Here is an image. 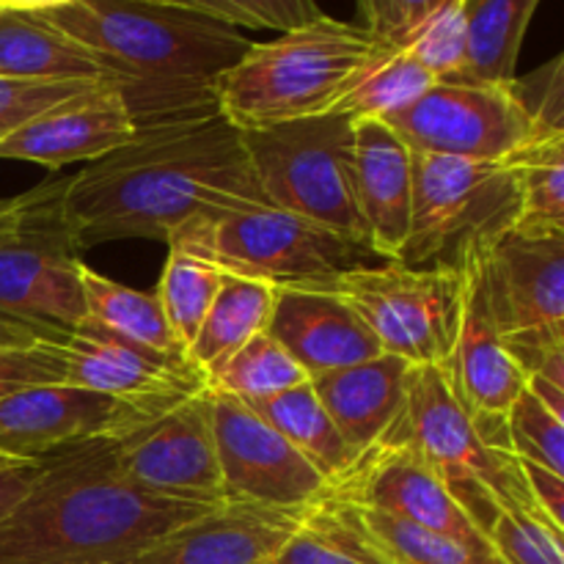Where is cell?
Instances as JSON below:
<instances>
[{
	"instance_id": "obj_37",
	"label": "cell",
	"mask_w": 564,
	"mask_h": 564,
	"mask_svg": "<svg viewBox=\"0 0 564 564\" xmlns=\"http://www.w3.org/2000/svg\"><path fill=\"white\" fill-rule=\"evenodd\" d=\"M490 545L505 564H564V529L538 507H507L488 532Z\"/></svg>"
},
{
	"instance_id": "obj_42",
	"label": "cell",
	"mask_w": 564,
	"mask_h": 564,
	"mask_svg": "<svg viewBox=\"0 0 564 564\" xmlns=\"http://www.w3.org/2000/svg\"><path fill=\"white\" fill-rule=\"evenodd\" d=\"M518 99L534 124V135L564 132V58L556 55L532 75L512 80Z\"/></svg>"
},
{
	"instance_id": "obj_22",
	"label": "cell",
	"mask_w": 564,
	"mask_h": 564,
	"mask_svg": "<svg viewBox=\"0 0 564 564\" xmlns=\"http://www.w3.org/2000/svg\"><path fill=\"white\" fill-rule=\"evenodd\" d=\"M352 187L369 253L397 262L411 224L413 152L386 121H352Z\"/></svg>"
},
{
	"instance_id": "obj_32",
	"label": "cell",
	"mask_w": 564,
	"mask_h": 564,
	"mask_svg": "<svg viewBox=\"0 0 564 564\" xmlns=\"http://www.w3.org/2000/svg\"><path fill=\"white\" fill-rule=\"evenodd\" d=\"M301 383H308V375L268 330L251 336L207 378L209 389L224 391L242 402L270 400Z\"/></svg>"
},
{
	"instance_id": "obj_19",
	"label": "cell",
	"mask_w": 564,
	"mask_h": 564,
	"mask_svg": "<svg viewBox=\"0 0 564 564\" xmlns=\"http://www.w3.org/2000/svg\"><path fill=\"white\" fill-rule=\"evenodd\" d=\"M132 138L135 124L119 88L110 80H94L3 138L0 160L61 171L72 163H91Z\"/></svg>"
},
{
	"instance_id": "obj_17",
	"label": "cell",
	"mask_w": 564,
	"mask_h": 564,
	"mask_svg": "<svg viewBox=\"0 0 564 564\" xmlns=\"http://www.w3.org/2000/svg\"><path fill=\"white\" fill-rule=\"evenodd\" d=\"M482 253L468 259L463 268L460 328H457L455 350H452L444 372L449 378L452 391L468 411V416L477 422L485 441L510 452L505 416L518 394L527 389V375L507 352L499 325L490 312L482 262H479Z\"/></svg>"
},
{
	"instance_id": "obj_28",
	"label": "cell",
	"mask_w": 564,
	"mask_h": 564,
	"mask_svg": "<svg viewBox=\"0 0 564 564\" xmlns=\"http://www.w3.org/2000/svg\"><path fill=\"white\" fill-rule=\"evenodd\" d=\"M270 306H273V286L224 273L218 295L185 356L209 378L251 336L268 328Z\"/></svg>"
},
{
	"instance_id": "obj_43",
	"label": "cell",
	"mask_w": 564,
	"mask_h": 564,
	"mask_svg": "<svg viewBox=\"0 0 564 564\" xmlns=\"http://www.w3.org/2000/svg\"><path fill=\"white\" fill-rule=\"evenodd\" d=\"M523 471V482H527L529 499L532 505L549 518L551 523L564 529V477L562 474L549 471L543 466H534V463L518 460Z\"/></svg>"
},
{
	"instance_id": "obj_38",
	"label": "cell",
	"mask_w": 564,
	"mask_h": 564,
	"mask_svg": "<svg viewBox=\"0 0 564 564\" xmlns=\"http://www.w3.org/2000/svg\"><path fill=\"white\" fill-rule=\"evenodd\" d=\"M152 3L193 11V14L237 28V31L248 28V31L284 33L323 14L314 0H152Z\"/></svg>"
},
{
	"instance_id": "obj_20",
	"label": "cell",
	"mask_w": 564,
	"mask_h": 564,
	"mask_svg": "<svg viewBox=\"0 0 564 564\" xmlns=\"http://www.w3.org/2000/svg\"><path fill=\"white\" fill-rule=\"evenodd\" d=\"M306 510L226 499L160 538L132 564H268L295 534Z\"/></svg>"
},
{
	"instance_id": "obj_25",
	"label": "cell",
	"mask_w": 564,
	"mask_h": 564,
	"mask_svg": "<svg viewBox=\"0 0 564 564\" xmlns=\"http://www.w3.org/2000/svg\"><path fill=\"white\" fill-rule=\"evenodd\" d=\"M275 564H397L375 538L361 510L341 496L328 494L303 516Z\"/></svg>"
},
{
	"instance_id": "obj_46",
	"label": "cell",
	"mask_w": 564,
	"mask_h": 564,
	"mask_svg": "<svg viewBox=\"0 0 564 564\" xmlns=\"http://www.w3.org/2000/svg\"><path fill=\"white\" fill-rule=\"evenodd\" d=\"M268 564H275V562H268Z\"/></svg>"
},
{
	"instance_id": "obj_1",
	"label": "cell",
	"mask_w": 564,
	"mask_h": 564,
	"mask_svg": "<svg viewBox=\"0 0 564 564\" xmlns=\"http://www.w3.org/2000/svg\"><path fill=\"white\" fill-rule=\"evenodd\" d=\"M231 204H268L242 132L220 110L138 130L69 176L66 218L80 251L116 240L169 242L187 220Z\"/></svg>"
},
{
	"instance_id": "obj_6",
	"label": "cell",
	"mask_w": 564,
	"mask_h": 564,
	"mask_svg": "<svg viewBox=\"0 0 564 564\" xmlns=\"http://www.w3.org/2000/svg\"><path fill=\"white\" fill-rule=\"evenodd\" d=\"M69 176L0 198V317L66 336L86 319L80 246L66 218Z\"/></svg>"
},
{
	"instance_id": "obj_24",
	"label": "cell",
	"mask_w": 564,
	"mask_h": 564,
	"mask_svg": "<svg viewBox=\"0 0 564 564\" xmlns=\"http://www.w3.org/2000/svg\"><path fill=\"white\" fill-rule=\"evenodd\" d=\"M0 77L6 80H110L97 55L36 11L0 9ZM113 83V80H110Z\"/></svg>"
},
{
	"instance_id": "obj_40",
	"label": "cell",
	"mask_w": 564,
	"mask_h": 564,
	"mask_svg": "<svg viewBox=\"0 0 564 564\" xmlns=\"http://www.w3.org/2000/svg\"><path fill=\"white\" fill-rule=\"evenodd\" d=\"M449 0H356L358 25L383 47L402 50L408 39Z\"/></svg>"
},
{
	"instance_id": "obj_41",
	"label": "cell",
	"mask_w": 564,
	"mask_h": 564,
	"mask_svg": "<svg viewBox=\"0 0 564 564\" xmlns=\"http://www.w3.org/2000/svg\"><path fill=\"white\" fill-rule=\"evenodd\" d=\"M94 80H64V83H39V80H6L0 77V141L11 132L20 130L33 116L44 113L53 105L64 102L72 94L83 91Z\"/></svg>"
},
{
	"instance_id": "obj_4",
	"label": "cell",
	"mask_w": 564,
	"mask_h": 564,
	"mask_svg": "<svg viewBox=\"0 0 564 564\" xmlns=\"http://www.w3.org/2000/svg\"><path fill=\"white\" fill-rule=\"evenodd\" d=\"M386 50L356 22L319 14L270 42H251L215 83V105L240 132L325 116Z\"/></svg>"
},
{
	"instance_id": "obj_11",
	"label": "cell",
	"mask_w": 564,
	"mask_h": 564,
	"mask_svg": "<svg viewBox=\"0 0 564 564\" xmlns=\"http://www.w3.org/2000/svg\"><path fill=\"white\" fill-rule=\"evenodd\" d=\"M334 286L361 314L380 350L411 367H446L460 328L463 270L364 264L347 270Z\"/></svg>"
},
{
	"instance_id": "obj_9",
	"label": "cell",
	"mask_w": 564,
	"mask_h": 564,
	"mask_svg": "<svg viewBox=\"0 0 564 564\" xmlns=\"http://www.w3.org/2000/svg\"><path fill=\"white\" fill-rule=\"evenodd\" d=\"M264 202L367 248L352 187V119L341 113L242 132ZM369 251V248H367Z\"/></svg>"
},
{
	"instance_id": "obj_44",
	"label": "cell",
	"mask_w": 564,
	"mask_h": 564,
	"mask_svg": "<svg viewBox=\"0 0 564 564\" xmlns=\"http://www.w3.org/2000/svg\"><path fill=\"white\" fill-rule=\"evenodd\" d=\"M72 3V0H0V9H14V11H50L58 6Z\"/></svg>"
},
{
	"instance_id": "obj_34",
	"label": "cell",
	"mask_w": 564,
	"mask_h": 564,
	"mask_svg": "<svg viewBox=\"0 0 564 564\" xmlns=\"http://www.w3.org/2000/svg\"><path fill=\"white\" fill-rule=\"evenodd\" d=\"M64 336L0 317V397L28 386L64 383Z\"/></svg>"
},
{
	"instance_id": "obj_15",
	"label": "cell",
	"mask_w": 564,
	"mask_h": 564,
	"mask_svg": "<svg viewBox=\"0 0 564 564\" xmlns=\"http://www.w3.org/2000/svg\"><path fill=\"white\" fill-rule=\"evenodd\" d=\"M64 361L66 386L113 397L147 416L207 389V375L187 356L138 345L88 317L64 336Z\"/></svg>"
},
{
	"instance_id": "obj_14",
	"label": "cell",
	"mask_w": 564,
	"mask_h": 564,
	"mask_svg": "<svg viewBox=\"0 0 564 564\" xmlns=\"http://www.w3.org/2000/svg\"><path fill=\"white\" fill-rule=\"evenodd\" d=\"M209 402L226 499L295 510L328 494V479L246 402L215 389Z\"/></svg>"
},
{
	"instance_id": "obj_12",
	"label": "cell",
	"mask_w": 564,
	"mask_h": 564,
	"mask_svg": "<svg viewBox=\"0 0 564 564\" xmlns=\"http://www.w3.org/2000/svg\"><path fill=\"white\" fill-rule=\"evenodd\" d=\"M121 477L141 494L182 505L226 501L209 386L110 438Z\"/></svg>"
},
{
	"instance_id": "obj_29",
	"label": "cell",
	"mask_w": 564,
	"mask_h": 564,
	"mask_svg": "<svg viewBox=\"0 0 564 564\" xmlns=\"http://www.w3.org/2000/svg\"><path fill=\"white\" fill-rule=\"evenodd\" d=\"M518 185V218L512 231L527 237L564 235V132L532 135L507 160Z\"/></svg>"
},
{
	"instance_id": "obj_23",
	"label": "cell",
	"mask_w": 564,
	"mask_h": 564,
	"mask_svg": "<svg viewBox=\"0 0 564 564\" xmlns=\"http://www.w3.org/2000/svg\"><path fill=\"white\" fill-rule=\"evenodd\" d=\"M411 369V364L402 358L380 352L372 361L308 380L356 457L380 444L400 422Z\"/></svg>"
},
{
	"instance_id": "obj_31",
	"label": "cell",
	"mask_w": 564,
	"mask_h": 564,
	"mask_svg": "<svg viewBox=\"0 0 564 564\" xmlns=\"http://www.w3.org/2000/svg\"><path fill=\"white\" fill-rule=\"evenodd\" d=\"M438 80L408 50H386L341 94L330 113H341L352 121H383L416 102Z\"/></svg>"
},
{
	"instance_id": "obj_13",
	"label": "cell",
	"mask_w": 564,
	"mask_h": 564,
	"mask_svg": "<svg viewBox=\"0 0 564 564\" xmlns=\"http://www.w3.org/2000/svg\"><path fill=\"white\" fill-rule=\"evenodd\" d=\"M383 121L411 152L482 163H501L534 135L512 83L441 80Z\"/></svg>"
},
{
	"instance_id": "obj_16",
	"label": "cell",
	"mask_w": 564,
	"mask_h": 564,
	"mask_svg": "<svg viewBox=\"0 0 564 564\" xmlns=\"http://www.w3.org/2000/svg\"><path fill=\"white\" fill-rule=\"evenodd\" d=\"M330 494L460 543L479 549L490 545V540L446 490L438 474L394 427L380 444L356 457L350 471L330 485Z\"/></svg>"
},
{
	"instance_id": "obj_39",
	"label": "cell",
	"mask_w": 564,
	"mask_h": 564,
	"mask_svg": "<svg viewBox=\"0 0 564 564\" xmlns=\"http://www.w3.org/2000/svg\"><path fill=\"white\" fill-rule=\"evenodd\" d=\"M402 50H408L438 83L455 80L466 64V0L441 6Z\"/></svg>"
},
{
	"instance_id": "obj_26",
	"label": "cell",
	"mask_w": 564,
	"mask_h": 564,
	"mask_svg": "<svg viewBox=\"0 0 564 564\" xmlns=\"http://www.w3.org/2000/svg\"><path fill=\"white\" fill-rule=\"evenodd\" d=\"M540 0H466V64L455 80L507 86Z\"/></svg>"
},
{
	"instance_id": "obj_35",
	"label": "cell",
	"mask_w": 564,
	"mask_h": 564,
	"mask_svg": "<svg viewBox=\"0 0 564 564\" xmlns=\"http://www.w3.org/2000/svg\"><path fill=\"white\" fill-rule=\"evenodd\" d=\"M358 510L397 564H505L494 551V545L479 549V545L460 543L455 538L430 532V529L386 516V512L369 510V507H358Z\"/></svg>"
},
{
	"instance_id": "obj_5",
	"label": "cell",
	"mask_w": 564,
	"mask_h": 564,
	"mask_svg": "<svg viewBox=\"0 0 564 564\" xmlns=\"http://www.w3.org/2000/svg\"><path fill=\"white\" fill-rule=\"evenodd\" d=\"M226 275L281 286H334L369 251L336 231L270 204H231L187 220L165 242Z\"/></svg>"
},
{
	"instance_id": "obj_45",
	"label": "cell",
	"mask_w": 564,
	"mask_h": 564,
	"mask_svg": "<svg viewBox=\"0 0 564 564\" xmlns=\"http://www.w3.org/2000/svg\"><path fill=\"white\" fill-rule=\"evenodd\" d=\"M6 466H14V460H9V457H0V468H6Z\"/></svg>"
},
{
	"instance_id": "obj_18",
	"label": "cell",
	"mask_w": 564,
	"mask_h": 564,
	"mask_svg": "<svg viewBox=\"0 0 564 564\" xmlns=\"http://www.w3.org/2000/svg\"><path fill=\"white\" fill-rule=\"evenodd\" d=\"M143 419L138 408L80 386H28L0 397V457L39 463L83 441L127 433Z\"/></svg>"
},
{
	"instance_id": "obj_3",
	"label": "cell",
	"mask_w": 564,
	"mask_h": 564,
	"mask_svg": "<svg viewBox=\"0 0 564 564\" xmlns=\"http://www.w3.org/2000/svg\"><path fill=\"white\" fill-rule=\"evenodd\" d=\"M36 14L97 55L135 132L218 110L215 83L251 47L237 28L152 0H72Z\"/></svg>"
},
{
	"instance_id": "obj_27",
	"label": "cell",
	"mask_w": 564,
	"mask_h": 564,
	"mask_svg": "<svg viewBox=\"0 0 564 564\" xmlns=\"http://www.w3.org/2000/svg\"><path fill=\"white\" fill-rule=\"evenodd\" d=\"M246 405L257 416H262L275 433L284 435L328 479V485L339 482L356 463V455L345 444L336 424L330 422L328 411L314 394L312 383H301L295 389L270 397V400L246 402Z\"/></svg>"
},
{
	"instance_id": "obj_10",
	"label": "cell",
	"mask_w": 564,
	"mask_h": 564,
	"mask_svg": "<svg viewBox=\"0 0 564 564\" xmlns=\"http://www.w3.org/2000/svg\"><path fill=\"white\" fill-rule=\"evenodd\" d=\"M499 334L527 380L564 391V235H501L479 257Z\"/></svg>"
},
{
	"instance_id": "obj_33",
	"label": "cell",
	"mask_w": 564,
	"mask_h": 564,
	"mask_svg": "<svg viewBox=\"0 0 564 564\" xmlns=\"http://www.w3.org/2000/svg\"><path fill=\"white\" fill-rule=\"evenodd\" d=\"M220 281H224V273L218 268L180 248H169L154 295H158L171 334L185 352L218 295Z\"/></svg>"
},
{
	"instance_id": "obj_8",
	"label": "cell",
	"mask_w": 564,
	"mask_h": 564,
	"mask_svg": "<svg viewBox=\"0 0 564 564\" xmlns=\"http://www.w3.org/2000/svg\"><path fill=\"white\" fill-rule=\"evenodd\" d=\"M394 430L427 460L485 538L501 510L534 507L518 457L485 441L444 367L411 369L405 411Z\"/></svg>"
},
{
	"instance_id": "obj_36",
	"label": "cell",
	"mask_w": 564,
	"mask_h": 564,
	"mask_svg": "<svg viewBox=\"0 0 564 564\" xmlns=\"http://www.w3.org/2000/svg\"><path fill=\"white\" fill-rule=\"evenodd\" d=\"M507 446L518 460L534 463L564 477V416L523 389L505 416Z\"/></svg>"
},
{
	"instance_id": "obj_30",
	"label": "cell",
	"mask_w": 564,
	"mask_h": 564,
	"mask_svg": "<svg viewBox=\"0 0 564 564\" xmlns=\"http://www.w3.org/2000/svg\"><path fill=\"white\" fill-rule=\"evenodd\" d=\"M80 290L88 319L124 336V339L138 341V345L185 356V350L165 323V314L154 292H141L119 284V281L91 270L86 262L80 264Z\"/></svg>"
},
{
	"instance_id": "obj_2",
	"label": "cell",
	"mask_w": 564,
	"mask_h": 564,
	"mask_svg": "<svg viewBox=\"0 0 564 564\" xmlns=\"http://www.w3.org/2000/svg\"><path fill=\"white\" fill-rule=\"evenodd\" d=\"M110 438L44 457L25 496L0 518V564H132L209 510L132 488Z\"/></svg>"
},
{
	"instance_id": "obj_21",
	"label": "cell",
	"mask_w": 564,
	"mask_h": 564,
	"mask_svg": "<svg viewBox=\"0 0 564 564\" xmlns=\"http://www.w3.org/2000/svg\"><path fill=\"white\" fill-rule=\"evenodd\" d=\"M268 330L308 380L378 358L380 345L361 314L336 286L273 290Z\"/></svg>"
},
{
	"instance_id": "obj_7",
	"label": "cell",
	"mask_w": 564,
	"mask_h": 564,
	"mask_svg": "<svg viewBox=\"0 0 564 564\" xmlns=\"http://www.w3.org/2000/svg\"><path fill=\"white\" fill-rule=\"evenodd\" d=\"M518 185L505 163L413 152L408 237L397 262L460 273L516 226Z\"/></svg>"
}]
</instances>
